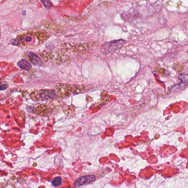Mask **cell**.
<instances>
[{"mask_svg":"<svg viewBox=\"0 0 188 188\" xmlns=\"http://www.w3.org/2000/svg\"><path fill=\"white\" fill-rule=\"evenodd\" d=\"M56 93L59 96L65 97L69 96L71 93V85L66 84H57L56 86Z\"/></svg>","mask_w":188,"mask_h":188,"instance_id":"3","label":"cell"},{"mask_svg":"<svg viewBox=\"0 0 188 188\" xmlns=\"http://www.w3.org/2000/svg\"><path fill=\"white\" fill-rule=\"evenodd\" d=\"M48 37V34L45 32H29L12 40L10 43L16 46L21 45L26 47L35 46L45 41Z\"/></svg>","mask_w":188,"mask_h":188,"instance_id":"1","label":"cell"},{"mask_svg":"<svg viewBox=\"0 0 188 188\" xmlns=\"http://www.w3.org/2000/svg\"><path fill=\"white\" fill-rule=\"evenodd\" d=\"M96 180V178L93 175H88L78 178L74 183V186L78 187L85 184H89L93 183Z\"/></svg>","mask_w":188,"mask_h":188,"instance_id":"6","label":"cell"},{"mask_svg":"<svg viewBox=\"0 0 188 188\" xmlns=\"http://www.w3.org/2000/svg\"><path fill=\"white\" fill-rule=\"evenodd\" d=\"M85 89L86 87L84 85H71V93L73 94L80 93Z\"/></svg>","mask_w":188,"mask_h":188,"instance_id":"9","label":"cell"},{"mask_svg":"<svg viewBox=\"0 0 188 188\" xmlns=\"http://www.w3.org/2000/svg\"><path fill=\"white\" fill-rule=\"evenodd\" d=\"M178 79L181 81L180 83L174 85L171 88V91L176 92L180 90L185 89L188 85V74H181L178 76Z\"/></svg>","mask_w":188,"mask_h":188,"instance_id":"4","label":"cell"},{"mask_svg":"<svg viewBox=\"0 0 188 188\" xmlns=\"http://www.w3.org/2000/svg\"><path fill=\"white\" fill-rule=\"evenodd\" d=\"M101 102L104 104H107L110 100V97L108 93L104 91L101 94Z\"/></svg>","mask_w":188,"mask_h":188,"instance_id":"12","label":"cell"},{"mask_svg":"<svg viewBox=\"0 0 188 188\" xmlns=\"http://www.w3.org/2000/svg\"><path fill=\"white\" fill-rule=\"evenodd\" d=\"M29 59L33 64L37 65V66H41L42 61L40 58L39 57L36 55L31 52H28L26 53Z\"/></svg>","mask_w":188,"mask_h":188,"instance_id":"7","label":"cell"},{"mask_svg":"<svg viewBox=\"0 0 188 188\" xmlns=\"http://www.w3.org/2000/svg\"><path fill=\"white\" fill-rule=\"evenodd\" d=\"M48 111V107L45 104L40 105L37 107V112H39V114L41 115H45L47 113Z\"/></svg>","mask_w":188,"mask_h":188,"instance_id":"10","label":"cell"},{"mask_svg":"<svg viewBox=\"0 0 188 188\" xmlns=\"http://www.w3.org/2000/svg\"><path fill=\"white\" fill-rule=\"evenodd\" d=\"M37 98L41 100L53 99L57 97V94L53 90H41L37 94Z\"/></svg>","mask_w":188,"mask_h":188,"instance_id":"5","label":"cell"},{"mask_svg":"<svg viewBox=\"0 0 188 188\" xmlns=\"http://www.w3.org/2000/svg\"><path fill=\"white\" fill-rule=\"evenodd\" d=\"M17 65L18 67H19L20 68H21L23 70L29 71L31 69V65L30 64V63L28 62L25 59H21L20 61H19L17 63Z\"/></svg>","mask_w":188,"mask_h":188,"instance_id":"8","label":"cell"},{"mask_svg":"<svg viewBox=\"0 0 188 188\" xmlns=\"http://www.w3.org/2000/svg\"><path fill=\"white\" fill-rule=\"evenodd\" d=\"M41 1L44 6L47 9H50L52 7V3L50 0H41Z\"/></svg>","mask_w":188,"mask_h":188,"instance_id":"13","label":"cell"},{"mask_svg":"<svg viewBox=\"0 0 188 188\" xmlns=\"http://www.w3.org/2000/svg\"><path fill=\"white\" fill-rule=\"evenodd\" d=\"M52 185L55 187H58L59 186H61L62 183V179L60 177H57L55 178L52 180Z\"/></svg>","mask_w":188,"mask_h":188,"instance_id":"11","label":"cell"},{"mask_svg":"<svg viewBox=\"0 0 188 188\" xmlns=\"http://www.w3.org/2000/svg\"><path fill=\"white\" fill-rule=\"evenodd\" d=\"M8 86L6 84H0V90H5L7 89Z\"/></svg>","mask_w":188,"mask_h":188,"instance_id":"14","label":"cell"},{"mask_svg":"<svg viewBox=\"0 0 188 188\" xmlns=\"http://www.w3.org/2000/svg\"><path fill=\"white\" fill-rule=\"evenodd\" d=\"M124 42L125 41L123 40H115L107 42L104 45L102 46V52L106 54L113 53L115 52V50L122 47L124 44Z\"/></svg>","mask_w":188,"mask_h":188,"instance_id":"2","label":"cell"}]
</instances>
